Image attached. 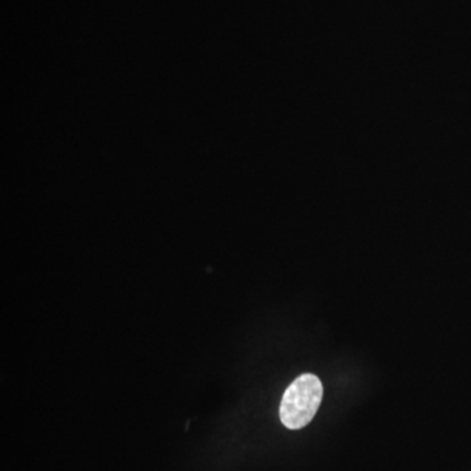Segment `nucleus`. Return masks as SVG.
<instances>
[{
  "label": "nucleus",
  "mask_w": 471,
  "mask_h": 471,
  "mask_svg": "<svg viewBox=\"0 0 471 471\" xmlns=\"http://www.w3.org/2000/svg\"><path fill=\"white\" fill-rule=\"evenodd\" d=\"M324 396L321 379L305 373L287 388L283 396L281 410L282 423L290 430H300L313 421Z\"/></svg>",
  "instance_id": "1"
}]
</instances>
